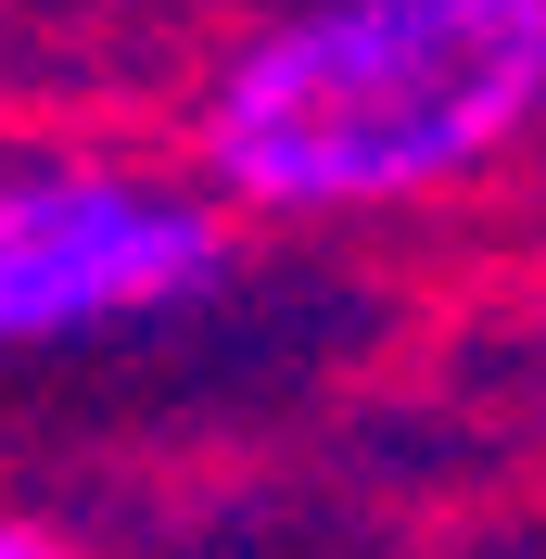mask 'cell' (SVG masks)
<instances>
[{"label":"cell","mask_w":546,"mask_h":559,"mask_svg":"<svg viewBox=\"0 0 546 559\" xmlns=\"http://www.w3.org/2000/svg\"><path fill=\"white\" fill-rule=\"evenodd\" d=\"M0 559H64L51 534H26V522H0Z\"/></svg>","instance_id":"3"},{"label":"cell","mask_w":546,"mask_h":559,"mask_svg":"<svg viewBox=\"0 0 546 559\" xmlns=\"http://www.w3.org/2000/svg\"><path fill=\"white\" fill-rule=\"evenodd\" d=\"M216 280V229L128 178H13L0 191V344L166 306Z\"/></svg>","instance_id":"2"},{"label":"cell","mask_w":546,"mask_h":559,"mask_svg":"<svg viewBox=\"0 0 546 559\" xmlns=\"http://www.w3.org/2000/svg\"><path fill=\"white\" fill-rule=\"evenodd\" d=\"M546 103V0H318L216 76L204 153L254 204H407Z\"/></svg>","instance_id":"1"}]
</instances>
